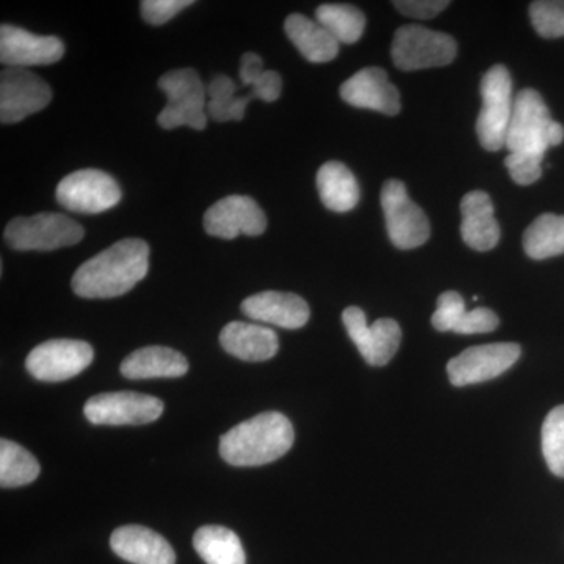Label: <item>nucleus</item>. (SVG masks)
Listing matches in <instances>:
<instances>
[{
    "instance_id": "obj_9",
    "label": "nucleus",
    "mask_w": 564,
    "mask_h": 564,
    "mask_svg": "<svg viewBox=\"0 0 564 564\" xmlns=\"http://www.w3.org/2000/svg\"><path fill=\"white\" fill-rule=\"evenodd\" d=\"M57 202L77 214H101L121 202V188L110 174L101 170H79L63 177Z\"/></svg>"
},
{
    "instance_id": "obj_4",
    "label": "nucleus",
    "mask_w": 564,
    "mask_h": 564,
    "mask_svg": "<svg viewBox=\"0 0 564 564\" xmlns=\"http://www.w3.org/2000/svg\"><path fill=\"white\" fill-rule=\"evenodd\" d=\"M551 111L540 93L524 88L518 93L508 126L505 148L510 154L529 155L544 161L549 144L547 132L552 124Z\"/></svg>"
},
{
    "instance_id": "obj_5",
    "label": "nucleus",
    "mask_w": 564,
    "mask_h": 564,
    "mask_svg": "<svg viewBox=\"0 0 564 564\" xmlns=\"http://www.w3.org/2000/svg\"><path fill=\"white\" fill-rule=\"evenodd\" d=\"M84 236L79 223L52 212L14 218L3 234L7 243L18 251H54L79 243Z\"/></svg>"
},
{
    "instance_id": "obj_19",
    "label": "nucleus",
    "mask_w": 564,
    "mask_h": 564,
    "mask_svg": "<svg viewBox=\"0 0 564 564\" xmlns=\"http://www.w3.org/2000/svg\"><path fill=\"white\" fill-rule=\"evenodd\" d=\"M111 551L132 564H176L172 545L154 530L143 525H124L110 538Z\"/></svg>"
},
{
    "instance_id": "obj_6",
    "label": "nucleus",
    "mask_w": 564,
    "mask_h": 564,
    "mask_svg": "<svg viewBox=\"0 0 564 564\" xmlns=\"http://www.w3.org/2000/svg\"><path fill=\"white\" fill-rule=\"evenodd\" d=\"M481 107L477 120V135L486 151H500L507 140L508 126L513 115V84L510 70L503 65L492 66L481 80Z\"/></svg>"
},
{
    "instance_id": "obj_13",
    "label": "nucleus",
    "mask_w": 564,
    "mask_h": 564,
    "mask_svg": "<svg viewBox=\"0 0 564 564\" xmlns=\"http://www.w3.org/2000/svg\"><path fill=\"white\" fill-rule=\"evenodd\" d=\"M521 356L518 344H488L467 348L447 364L451 383L463 386L484 383L507 372Z\"/></svg>"
},
{
    "instance_id": "obj_34",
    "label": "nucleus",
    "mask_w": 564,
    "mask_h": 564,
    "mask_svg": "<svg viewBox=\"0 0 564 564\" xmlns=\"http://www.w3.org/2000/svg\"><path fill=\"white\" fill-rule=\"evenodd\" d=\"M541 159L529 158V155L508 154L505 159L510 176L513 177L516 184L530 185L543 176V166Z\"/></svg>"
},
{
    "instance_id": "obj_23",
    "label": "nucleus",
    "mask_w": 564,
    "mask_h": 564,
    "mask_svg": "<svg viewBox=\"0 0 564 564\" xmlns=\"http://www.w3.org/2000/svg\"><path fill=\"white\" fill-rule=\"evenodd\" d=\"M284 31L306 61L326 63L339 54V43L332 33L303 14H291L284 22Z\"/></svg>"
},
{
    "instance_id": "obj_25",
    "label": "nucleus",
    "mask_w": 564,
    "mask_h": 564,
    "mask_svg": "<svg viewBox=\"0 0 564 564\" xmlns=\"http://www.w3.org/2000/svg\"><path fill=\"white\" fill-rule=\"evenodd\" d=\"M193 545L204 563L247 564L242 541L226 527H202L193 536Z\"/></svg>"
},
{
    "instance_id": "obj_31",
    "label": "nucleus",
    "mask_w": 564,
    "mask_h": 564,
    "mask_svg": "<svg viewBox=\"0 0 564 564\" xmlns=\"http://www.w3.org/2000/svg\"><path fill=\"white\" fill-rule=\"evenodd\" d=\"M530 20H532L534 31L543 39H563V0H536V2L530 3Z\"/></svg>"
},
{
    "instance_id": "obj_17",
    "label": "nucleus",
    "mask_w": 564,
    "mask_h": 564,
    "mask_svg": "<svg viewBox=\"0 0 564 564\" xmlns=\"http://www.w3.org/2000/svg\"><path fill=\"white\" fill-rule=\"evenodd\" d=\"M340 98L358 109L380 111L389 117H395L402 109L399 90L389 80L388 73L377 66L364 68L345 80Z\"/></svg>"
},
{
    "instance_id": "obj_18",
    "label": "nucleus",
    "mask_w": 564,
    "mask_h": 564,
    "mask_svg": "<svg viewBox=\"0 0 564 564\" xmlns=\"http://www.w3.org/2000/svg\"><path fill=\"white\" fill-rule=\"evenodd\" d=\"M242 313L252 321L270 323L285 329H299L311 317L310 306L302 296L288 292H261L248 296Z\"/></svg>"
},
{
    "instance_id": "obj_2",
    "label": "nucleus",
    "mask_w": 564,
    "mask_h": 564,
    "mask_svg": "<svg viewBox=\"0 0 564 564\" xmlns=\"http://www.w3.org/2000/svg\"><path fill=\"white\" fill-rule=\"evenodd\" d=\"M295 432L284 414L270 411L234 426L220 440V455L237 467L263 466L291 451Z\"/></svg>"
},
{
    "instance_id": "obj_11",
    "label": "nucleus",
    "mask_w": 564,
    "mask_h": 564,
    "mask_svg": "<svg viewBox=\"0 0 564 564\" xmlns=\"http://www.w3.org/2000/svg\"><path fill=\"white\" fill-rule=\"evenodd\" d=\"M52 90L36 74L22 68L3 69L0 74V121L14 124L46 109Z\"/></svg>"
},
{
    "instance_id": "obj_16",
    "label": "nucleus",
    "mask_w": 564,
    "mask_h": 564,
    "mask_svg": "<svg viewBox=\"0 0 564 564\" xmlns=\"http://www.w3.org/2000/svg\"><path fill=\"white\" fill-rule=\"evenodd\" d=\"M65 55V44L57 36L35 35L17 25L0 28V62L9 68L54 65Z\"/></svg>"
},
{
    "instance_id": "obj_1",
    "label": "nucleus",
    "mask_w": 564,
    "mask_h": 564,
    "mask_svg": "<svg viewBox=\"0 0 564 564\" xmlns=\"http://www.w3.org/2000/svg\"><path fill=\"white\" fill-rule=\"evenodd\" d=\"M148 269V243L124 239L82 263L70 285L82 299H115L131 292L147 276Z\"/></svg>"
},
{
    "instance_id": "obj_39",
    "label": "nucleus",
    "mask_w": 564,
    "mask_h": 564,
    "mask_svg": "<svg viewBox=\"0 0 564 564\" xmlns=\"http://www.w3.org/2000/svg\"><path fill=\"white\" fill-rule=\"evenodd\" d=\"M549 144L551 147H558L564 140V128L560 122L552 121L551 128L547 132Z\"/></svg>"
},
{
    "instance_id": "obj_14",
    "label": "nucleus",
    "mask_w": 564,
    "mask_h": 564,
    "mask_svg": "<svg viewBox=\"0 0 564 564\" xmlns=\"http://www.w3.org/2000/svg\"><path fill=\"white\" fill-rule=\"evenodd\" d=\"M343 321L352 344L358 347L362 358L370 366H386L399 351L402 329L392 318H380L373 325H369L364 311L350 306L344 311Z\"/></svg>"
},
{
    "instance_id": "obj_24",
    "label": "nucleus",
    "mask_w": 564,
    "mask_h": 564,
    "mask_svg": "<svg viewBox=\"0 0 564 564\" xmlns=\"http://www.w3.org/2000/svg\"><path fill=\"white\" fill-rule=\"evenodd\" d=\"M322 203L329 210L348 212L359 203V185L355 174L343 162H326L317 173Z\"/></svg>"
},
{
    "instance_id": "obj_8",
    "label": "nucleus",
    "mask_w": 564,
    "mask_h": 564,
    "mask_svg": "<svg viewBox=\"0 0 564 564\" xmlns=\"http://www.w3.org/2000/svg\"><path fill=\"white\" fill-rule=\"evenodd\" d=\"M386 228L393 247L413 250L430 239L429 217L408 195L406 185L399 180L384 182L381 191Z\"/></svg>"
},
{
    "instance_id": "obj_22",
    "label": "nucleus",
    "mask_w": 564,
    "mask_h": 564,
    "mask_svg": "<svg viewBox=\"0 0 564 564\" xmlns=\"http://www.w3.org/2000/svg\"><path fill=\"white\" fill-rule=\"evenodd\" d=\"M187 370L188 361L182 352L159 345L133 351L121 364V373L129 380L180 378Z\"/></svg>"
},
{
    "instance_id": "obj_26",
    "label": "nucleus",
    "mask_w": 564,
    "mask_h": 564,
    "mask_svg": "<svg viewBox=\"0 0 564 564\" xmlns=\"http://www.w3.org/2000/svg\"><path fill=\"white\" fill-rule=\"evenodd\" d=\"M524 250L534 261L564 254V215L538 217L524 234Z\"/></svg>"
},
{
    "instance_id": "obj_7",
    "label": "nucleus",
    "mask_w": 564,
    "mask_h": 564,
    "mask_svg": "<svg viewBox=\"0 0 564 564\" xmlns=\"http://www.w3.org/2000/svg\"><path fill=\"white\" fill-rule=\"evenodd\" d=\"M393 65L403 70L441 68L455 61L456 41L447 33L408 24L395 32L392 41Z\"/></svg>"
},
{
    "instance_id": "obj_27",
    "label": "nucleus",
    "mask_w": 564,
    "mask_h": 564,
    "mask_svg": "<svg viewBox=\"0 0 564 564\" xmlns=\"http://www.w3.org/2000/svg\"><path fill=\"white\" fill-rule=\"evenodd\" d=\"M207 117L217 122L242 121L247 106L256 99L252 93L237 95V85L228 76H215L207 87Z\"/></svg>"
},
{
    "instance_id": "obj_33",
    "label": "nucleus",
    "mask_w": 564,
    "mask_h": 564,
    "mask_svg": "<svg viewBox=\"0 0 564 564\" xmlns=\"http://www.w3.org/2000/svg\"><path fill=\"white\" fill-rule=\"evenodd\" d=\"M192 6L193 0H144L141 2V17L152 25H163Z\"/></svg>"
},
{
    "instance_id": "obj_12",
    "label": "nucleus",
    "mask_w": 564,
    "mask_h": 564,
    "mask_svg": "<svg viewBox=\"0 0 564 564\" xmlns=\"http://www.w3.org/2000/svg\"><path fill=\"white\" fill-rule=\"evenodd\" d=\"M84 413L95 425H144L161 417L163 403L144 393H99L85 403Z\"/></svg>"
},
{
    "instance_id": "obj_20",
    "label": "nucleus",
    "mask_w": 564,
    "mask_h": 564,
    "mask_svg": "<svg viewBox=\"0 0 564 564\" xmlns=\"http://www.w3.org/2000/svg\"><path fill=\"white\" fill-rule=\"evenodd\" d=\"M462 236L467 247L475 251H489L496 248L500 240V228L488 193H467L462 202Z\"/></svg>"
},
{
    "instance_id": "obj_10",
    "label": "nucleus",
    "mask_w": 564,
    "mask_h": 564,
    "mask_svg": "<svg viewBox=\"0 0 564 564\" xmlns=\"http://www.w3.org/2000/svg\"><path fill=\"white\" fill-rule=\"evenodd\" d=\"M93 358L95 351L90 344L84 340L55 339L33 348L25 367L39 381L61 383L84 372Z\"/></svg>"
},
{
    "instance_id": "obj_30",
    "label": "nucleus",
    "mask_w": 564,
    "mask_h": 564,
    "mask_svg": "<svg viewBox=\"0 0 564 564\" xmlns=\"http://www.w3.org/2000/svg\"><path fill=\"white\" fill-rule=\"evenodd\" d=\"M543 455L551 473L564 478V404L554 408L545 417Z\"/></svg>"
},
{
    "instance_id": "obj_21",
    "label": "nucleus",
    "mask_w": 564,
    "mask_h": 564,
    "mask_svg": "<svg viewBox=\"0 0 564 564\" xmlns=\"http://www.w3.org/2000/svg\"><path fill=\"white\" fill-rule=\"evenodd\" d=\"M220 344L229 355L248 362L269 361L280 350V340L273 329L247 322L226 325Z\"/></svg>"
},
{
    "instance_id": "obj_37",
    "label": "nucleus",
    "mask_w": 564,
    "mask_h": 564,
    "mask_svg": "<svg viewBox=\"0 0 564 564\" xmlns=\"http://www.w3.org/2000/svg\"><path fill=\"white\" fill-rule=\"evenodd\" d=\"M250 88L256 99H261L263 102H274L281 96L282 79L276 70L265 69L258 79L252 82Z\"/></svg>"
},
{
    "instance_id": "obj_35",
    "label": "nucleus",
    "mask_w": 564,
    "mask_h": 564,
    "mask_svg": "<svg viewBox=\"0 0 564 564\" xmlns=\"http://www.w3.org/2000/svg\"><path fill=\"white\" fill-rule=\"evenodd\" d=\"M499 326V317L486 307H475L464 314L463 321L456 326V334L491 333Z\"/></svg>"
},
{
    "instance_id": "obj_29",
    "label": "nucleus",
    "mask_w": 564,
    "mask_h": 564,
    "mask_svg": "<svg viewBox=\"0 0 564 564\" xmlns=\"http://www.w3.org/2000/svg\"><path fill=\"white\" fill-rule=\"evenodd\" d=\"M40 464L31 452L13 441H0V485L20 488L39 478Z\"/></svg>"
},
{
    "instance_id": "obj_28",
    "label": "nucleus",
    "mask_w": 564,
    "mask_h": 564,
    "mask_svg": "<svg viewBox=\"0 0 564 564\" xmlns=\"http://www.w3.org/2000/svg\"><path fill=\"white\" fill-rule=\"evenodd\" d=\"M315 17L318 24L332 33L339 44L356 43L366 29L362 11L347 3H325L318 7Z\"/></svg>"
},
{
    "instance_id": "obj_36",
    "label": "nucleus",
    "mask_w": 564,
    "mask_h": 564,
    "mask_svg": "<svg viewBox=\"0 0 564 564\" xmlns=\"http://www.w3.org/2000/svg\"><path fill=\"white\" fill-rule=\"evenodd\" d=\"M393 6L404 17L415 18V20H432L443 13L451 2L448 0H399V2H393Z\"/></svg>"
},
{
    "instance_id": "obj_15",
    "label": "nucleus",
    "mask_w": 564,
    "mask_h": 564,
    "mask_svg": "<svg viewBox=\"0 0 564 564\" xmlns=\"http://www.w3.org/2000/svg\"><path fill=\"white\" fill-rule=\"evenodd\" d=\"M204 229L209 236L232 240L240 234L261 236L267 229V217L250 196L231 195L215 203L204 214Z\"/></svg>"
},
{
    "instance_id": "obj_32",
    "label": "nucleus",
    "mask_w": 564,
    "mask_h": 564,
    "mask_svg": "<svg viewBox=\"0 0 564 564\" xmlns=\"http://www.w3.org/2000/svg\"><path fill=\"white\" fill-rule=\"evenodd\" d=\"M463 296L458 292L448 291L437 299V310L433 314L432 323L437 332H454L466 314Z\"/></svg>"
},
{
    "instance_id": "obj_3",
    "label": "nucleus",
    "mask_w": 564,
    "mask_h": 564,
    "mask_svg": "<svg viewBox=\"0 0 564 564\" xmlns=\"http://www.w3.org/2000/svg\"><path fill=\"white\" fill-rule=\"evenodd\" d=\"M159 88L169 98L158 122L165 131L188 126L204 131L207 126V88L195 69H173L159 79Z\"/></svg>"
},
{
    "instance_id": "obj_38",
    "label": "nucleus",
    "mask_w": 564,
    "mask_h": 564,
    "mask_svg": "<svg viewBox=\"0 0 564 564\" xmlns=\"http://www.w3.org/2000/svg\"><path fill=\"white\" fill-rule=\"evenodd\" d=\"M263 70H265L263 69V62L258 54L247 52V54L242 55V61H240V80H242L245 87H250L252 82L258 79Z\"/></svg>"
}]
</instances>
